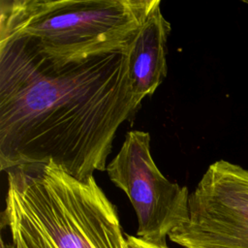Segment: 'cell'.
<instances>
[{
	"label": "cell",
	"instance_id": "obj_1",
	"mask_svg": "<svg viewBox=\"0 0 248 248\" xmlns=\"http://www.w3.org/2000/svg\"><path fill=\"white\" fill-rule=\"evenodd\" d=\"M137 102L127 48L58 62L28 38L0 40V167L52 162L78 179L107 169Z\"/></svg>",
	"mask_w": 248,
	"mask_h": 248
},
{
	"label": "cell",
	"instance_id": "obj_6",
	"mask_svg": "<svg viewBox=\"0 0 248 248\" xmlns=\"http://www.w3.org/2000/svg\"><path fill=\"white\" fill-rule=\"evenodd\" d=\"M157 5L131 38L128 46V68L132 89L138 103L151 96L165 79L167 40L170 23Z\"/></svg>",
	"mask_w": 248,
	"mask_h": 248
},
{
	"label": "cell",
	"instance_id": "obj_2",
	"mask_svg": "<svg viewBox=\"0 0 248 248\" xmlns=\"http://www.w3.org/2000/svg\"><path fill=\"white\" fill-rule=\"evenodd\" d=\"M3 224L25 248H128L115 205L94 175L52 162L7 170Z\"/></svg>",
	"mask_w": 248,
	"mask_h": 248
},
{
	"label": "cell",
	"instance_id": "obj_3",
	"mask_svg": "<svg viewBox=\"0 0 248 248\" xmlns=\"http://www.w3.org/2000/svg\"><path fill=\"white\" fill-rule=\"evenodd\" d=\"M160 0H1L0 40L30 39L66 63L127 47Z\"/></svg>",
	"mask_w": 248,
	"mask_h": 248
},
{
	"label": "cell",
	"instance_id": "obj_9",
	"mask_svg": "<svg viewBox=\"0 0 248 248\" xmlns=\"http://www.w3.org/2000/svg\"><path fill=\"white\" fill-rule=\"evenodd\" d=\"M244 2H245V3H247V4H248V1H247V0H246V1H244Z\"/></svg>",
	"mask_w": 248,
	"mask_h": 248
},
{
	"label": "cell",
	"instance_id": "obj_4",
	"mask_svg": "<svg viewBox=\"0 0 248 248\" xmlns=\"http://www.w3.org/2000/svg\"><path fill=\"white\" fill-rule=\"evenodd\" d=\"M109 179L129 198L138 218L137 236L158 246L189 219V192L170 182L150 153V135L126 134L120 150L106 169Z\"/></svg>",
	"mask_w": 248,
	"mask_h": 248
},
{
	"label": "cell",
	"instance_id": "obj_7",
	"mask_svg": "<svg viewBox=\"0 0 248 248\" xmlns=\"http://www.w3.org/2000/svg\"><path fill=\"white\" fill-rule=\"evenodd\" d=\"M128 248H169L168 246H158L155 244L148 243L138 236L128 235L126 237Z\"/></svg>",
	"mask_w": 248,
	"mask_h": 248
},
{
	"label": "cell",
	"instance_id": "obj_5",
	"mask_svg": "<svg viewBox=\"0 0 248 248\" xmlns=\"http://www.w3.org/2000/svg\"><path fill=\"white\" fill-rule=\"evenodd\" d=\"M169 237L184 248H248V169L212 163L189 198V219Z\"/></svg>",
	"mask_w": 248,
	"mask_h": 248
},
{
	"label": "cell",
	"instance_id": "obj_8",
	"mask_svg": "<svg viewBox=\"0 0 248 248\" xmlns=\"http://www.w3.org/2000/svg\"><path fill=\"white\" fill-rule=\"evenodd\" d=\"M1 248H15L14 245H10V244H6L3 240L1 242Z\"/></svg>",
	"mask_w": 248,
	"mask_h": 248
}]
</instances>
